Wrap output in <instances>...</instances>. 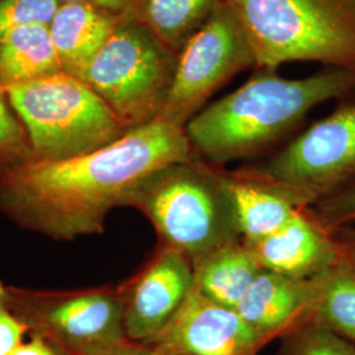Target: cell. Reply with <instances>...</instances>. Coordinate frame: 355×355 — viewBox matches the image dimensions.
Listing matches in <instances>:
<instances>
[{
    "mask_svg": "<svg viewBox=\"0 0 355 355\" xmlns=\"http://www.w3.org/2000/svg\"><path fill=\"white\" fill-rule=\"evenodd\" d=\"M193 157L184 129L157 119L79 157L0 168V211L55 240L101 234L148 178Z\"/></svg>",
    "mask_w": 355,
    "mask_h": 355,
    "instance_id": "1",
    "label": "cell"
},
{
    "mask_svg": "<svg viewBox=\"0 0 355 355\" xmlns=\"http://www.w3.org/2000/svg\"><path fill=\"white\" fill-rule=\"evenodd\" d=\"M355 94V71L325 67L288 79L277 70L255 74L220 101L203 108L184 128L196 157L223 167L253 157L290 135L315 107Z\"/></svg>",
    "mask_w": 355,
    "mask_h": 355,
    "instance_id": "2",
    "label": "cell"
},
{
    "mask_svg": "<svg viewBox=\"0 0 355 355\" xmlns=\"http://www.w3.org/2000/svg\"><path fill=\"white\" fill-rule=\"evenodd\" d=\"M250 40L255 70L318 62L355 71V0H228Z\"/></svg>",
    "mask_w": 355,
    "mask_h": 355,
    "instance_id": "3",
    "label": "cell"
},
{
    "mask_svg": "<svg viewBox=\"0 0 355 355\" xmlns=\"http://www.w3.org/2000/svg\"><path fill=\"white\" fill-rule=\"evenodd\" d=\"M221 168L196 155L166 166L141 184L127 207L148 217L161 245L193 262L221 245L241 240Z\"/></svg>",
    "mask_w": 355,
    "mask_h": 355,
    "instance_id": "4",
    "label": "cell"
},
{
    "mask_svg": "<svg viewBox=\"0 0 355 355\" xmlns=\"http://www.w3.org/2000/svg\"><path fill=\"white\" fill-rule=\"evenodd\" d=\"M4 89L37 161H64L98 150L128 130L108 104L76 76L60 73Z\"/></svg>",
    "mask_w": 355,
    "mask_h": 355,
    "instance_id": "5",
    "label": "cell"
},
{
    "mask_svg": "<svg viewBox=\"0 0 355 355\" xmlns=\"http://www.w3.org/2000/svg\"><path fill=\"white\" fill-rule=\"evenodd\" d=\"M179 53L148 26L123 15L82 78L127 129L161 117Z\"/></svg>",
    "mask_w": 355,
    "mask_h": 355,
    "instance_id": "6",
    "label": "cell"
},
{
    "mask_svg": "<svg viewBox=\"0 0 355 355\" xmlns=\"http://www.w3.org/2000/svg\"><path fill=\"white\" fill-rule=\"evenodd\" d=\"M242 173L290 192L306 208L355 179V98L297 135L267 162Z\"/></svg>",
    "mask_w": 355,
    "mask_h": 355,
    "instance_id": "7",
    "label": "cell"
},
{
    "mask_svg": "<svg viewBox=\"0 0 355 355\" xmlns=\"http://www.w3.org/2000/svg\"><path fill=\"white\" fill-rule=\"evenodd\" d=\"M15 315L37 336L70 355H89L128 340L119 286L37 291L7 286Z\"/></svg>",
    "mask_w": 355,
    "mask_h": 355,
    "instance_id": "8",
    "label": "cell"
},
{
    "mask_svg": "<svg viewBox=\"0 0 355 355\" xmlns=\"http://www.w3.org/2000/svg\"><path fill=\"white\" fill-rule=\"evenodd\" d=\"M250 40L227 1L178 55L177 71L159 119L184 129L209 98L246 69H255Z\"/></svg>",
    "mask_w": 355,
    "mask_h": 355,
    "instance_id": "9",
    "label": "cell"
},
{
    "mask_svg": "<svg viewBox=\"0 0 355 355\" xmlns=\"http://www.w3.org/2000/svg\"><path fill=\"white\" fill-rule=\"evenodd\" d=\"M119 288L128 340L150 343L193 291L192 262L184 254L158 243L145 266Z\"/></svg>",
    "mask_w": 355,
    "mask_h": 355,
    "instance_id": "10",
    "label": "cell"
},
{
    "mask_svg": "<svg viewBox=\"0 0 355 355\" xmlns=\"http://www.w3.org/2000/svg\"><path fill=\"white\" fill-rule=\"evenodd\" d=\"M268 343L234 308L193 290L175 318L148 343L167 355H258Z\"/></svg>",
    "mask_w": 355,
    "mask_h": 355,
    "instance_id": "11",
    "label": "cell"
},
{
    "mask_svg": "<svg viewBox=\"0 0 355 355\" xmlns=\"http://www.w3.org/2000/svg\"><path fill=\"white\" fill-rule=\"evenodd\" d=\"M248 245L262 268L293 279H313L343 262L336 233L309 208L300 209L275 233Z\"/></svg>",
    "mask_w": 355,
    "mask_h": 355,
    "instance_id": "12",
    "label": "cell"
},
{
    "mask_svg": "<svg viewBox=\"0 0 355 355\" xmlns=\"http://www.w3.org/2000/svg\"><path fill=\"white\" fill-rule=\"evenodd\" d=\"M311 297L312 279H293L262 268L236 311L272 341L305 324Z\"/></svg>",
    "mask_w": 355,
    "mask_h": 355,
    "instance_id": "13",
    "label": "cell"
},
{
    "mask_svg": "<svg viewBox=\"0 0 355 355\" xmlns=\"http://www.w3.org/2000/svg\"><path fill=\"white\" fill-rule=\"evenodd\" d=\"M221 177L236 228L246 243H254L275 233L300 209L306 208L290 192L250 177L241 170L221 168Z\"/></svg>",
    "mask_w": 355,
    "mask_h": 355,
    "instance_id": "14",
    "label": "cell"
},
{
    "mask_svg": "<svg viewBox=\"0 0 355 355\" xmlns=\"http://www.w3.org/2000/svg\"><path fill=\"white\" fill-rule=\"evenodd\" d=\"M121 16L94 4H60L49 32L62 73L82 79Z\"/></svg>",
    "mask_w": 355,
    "mask_h": 355,
    "instance_id": "15",
    "label": "cell"
},
{
    "mask_svg": "<svg viewBox=\"0 0 355 355\" xmlns=\"http://www.w3.org/2000/svg\"><path fill=\"white\" fill-rule=\"evenodd\" d=\"M193 290L218 304L234 308L259 274L253 249L246 242H229L192 262Z\"/></svg>",
    "mask_w": 355,
    "mask_h": 355,
    "instance_id": "16",
    "label": "cell"
},
{
    "mask_svg": "<svg viewBox=\"0 0 355 355\" xmlns=\"http://www.w3.org/2000/svg\"><path fill=\"white\" fill-rule=\"evenodd\" d=\"M62 73L49 26L17 28L0 38V85L10 87Z\"/></svg>",
    "mask_w": 355,
    "mask_h": 355,
    "instance_id": "17",
    "label": "cell"
},
{
    "mask_svg": "<svg viewBox=\"0 0 355 355\" xmlns=\"http://www.w3.org/2000/svg\"><path fill=\"white\" fill-rule=\"evenodd\" d=\"M228 0H137L125 13L180 53Z\"/></svg>",
    "mask_w": 355,
    "mask_h": 355,
    "instance_id": "18",
    "label": "cell"
},
{
    "mask_svg": "<svg viewBox=\"0 0 355 355\" xmlns=\"http://www.w3.org/2000/svg\"><path fill=\"white\" fill-rule=\"evenodd\" d=\"M306 322L355 343V268L341 263L312 279Z\"/></svg>",
    "mask_w": 355,
    "mask_h": 355,
    "instance_id": "19",
    "label": "cell"
},
{
    "mask_svg": "<svg viewBox=\"0 0 355 355\" xmlns=\"http://www.w3.org/2000/svg\"><path fill=\"white\" fill-rule=\"evenodd\" d=\"M282 338L280 355H355V343L311 322L295 328Z\"/></svg>",
    "mask_w": 355,
    "mask_h": 355,
    "instance_id": "20",
    "label": "cell"
},
{
    "mask_svg": "<svg viewBox=\"0 0 355 355\" xmlns=\"http://www.w3.org/2000/svg\"><path fill=\"white\" fill-rule=\"evenodd\" d=\"M26 128L13 110L7 91L0 85V168L32 161Z\"/></svg>",
    "mask_w": 355,
    "mask_h": 355,
    "instance_id": "21",
    "label": "cell"
},
{
    "mask_svg": "<svg viewBox=\"0 0 355 355\" xmlns=\"http://www.w3.org/2000/svg\"><path fill=\"white\" fill-rule=\"evenodd\" d=\"M58 0H0V38L17 28L51 26Z\"/></svg>",
    "mask_w": 355,
    "mask_h": 355,
    "instance_id": "22",
    "label": "cell"
},
{
    "mask_svg": "<svg viewBox=\"0 0 355 355\" xmlns=\"http://www.w3.org/2000/svg\"><path fill=\"white\" fill-rule=\"evenodd\" d=\"M309 209L331 233L355 227V179Z\"/></svg>",
    "mask_w": 355,
    "mask_h": 355,
    "instance_id": "23",
    "label": "cell"
},
{
    "mask_svg": "<svg viewBox=\"0 0 355 355\" xmlns=\"http://www.w3.org/2000/svg\"><path fill=\"white\" fill-rule=\"evenodd\" d=\"M26 331V324L10 306L7 286L0 280V355L12 354L24 343Z\"/></svg>",
    "mask_w": 355,
    "mask_h": 355,
    "instance_id": "24",
    "label": "cell"
},
{
    "mask_svg": "<svg viewBox=\"0 0 355 355\" xmlns=\"http://www.w3.org/2000/svg\"><path fill=\"white\" fill-rule=\"evenodd\" d=\"M89 355H167L152 345L144 343H135L130 340H125L123 343H116L110 347L102 349L96 353Z\"/></svg>",
    "mask_w": 355,
    "mask_h": 355,
    "instance_id": "25",
    "label": "cell"
},
{
    "mask_svg": "<svg viewBox=\"0 0 355 355\" xmlns=\"http://www.w3.org/2000/svg\"><path fill=\"white\" fill-rule=\"evenodd\" d=\"M11 355H62V352L46 340L32 336L29 343H23Z\"/></svg>",
    "mask_w": 355,
    "mask_h": 355,
    "instance_id": "26",
    "label": "cell"
},
{
    "mask_svg": "<svg viewBox=\"0 0 355 355\" xmlns=\"http://www.w3.org/2000/svg\"><path fill=\"white\" fill-rule=\"evenodd\" d=\"M336 236L343 250V263L355 268V227L338 230Z\"/></svg>",
    "mask_w": 355,
    "mask_h": 355,
    "instance_id": "27",
    "label": "cell"
},
{
    "mask_svg": "<svg viewBox=\"0 0 355 355\" xmlns=\"http://www.w3.org/2000/svg\"><path fill=\"white\" fill-rule=\"evenodd\" d=\"M62 3H86V4H94L98 7H103L105 10L114 11L120 15H125L130 8L135 6L137 0H58Z\"/></svg>",
    "mask_w": 355,
    "mask_h": 355,
    "instance_id": "28",
    "label": "cell"
},
{
    "mask_svg": "<svg viewBox=\"0 0 355 355\" xmlns=\"http://www.w3.org/2000/svg\"><path fill=\"white\" fill-rule=\"evenodd\" d=\"M60 350H61V349H60ZM61 352H62V355H70L67 354V353H64V350H61Z\"/></svg>",
    "mask_w": 355,
    "mask_h": 355,
    "instance_id": "29",
    "label": "cell"
}]
</instances>
